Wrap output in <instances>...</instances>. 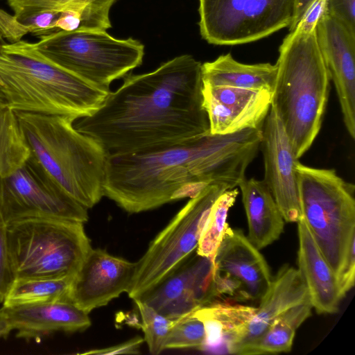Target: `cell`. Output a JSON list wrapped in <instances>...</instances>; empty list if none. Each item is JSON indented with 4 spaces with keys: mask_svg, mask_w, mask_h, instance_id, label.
I'll list each match as a JSON object with an SVG mask.
<instances>
[{
    "mask_svg": "<svg viewBox=\"0 0 355 355\" xmlns=\"http://www.w3.org/2000/svg\"><path fill=\"white\" fill-rule=\"evenodd\" d=\"M202 87V64L190 55H179L153 71L127 76L93 114L74 126L107 155L186 143L209 132Z\"/></svg>",
    "mask_w": 355,
    "mask_h": 355,
    "instance_id": "cell-1",
    "label": "cell"
},
{
    "mask_svg": "<svg viewBox=\"0 0 355 355\" xmlns=\"http://www.w3.org/2000/svg\"><path fill=\"white\" fill-rule=\"evenodd\" d=\"M261 138V128L209 132L153 151L107 155L103 196L135 214L193 198L208 185L236 188L245 178Z\"/></svg>",
    "mask_w": 355,
    "mask_h": 355,
    "instance_id": "cell-2",
    "label": "cell"
},
{
    "mask_svg": "<svg viewBox=\"0 0 355 355\" xmlns=\"http://www.w3.org/2000/svg\"><path fill=\"white\" fill-rule=\"evenodd\" d=\"M0 90L13 111L76 121L93 114L110 92L56 64L25 40L0 45Z\"/></svg>",
    "mask_w": 355,
    "mask_h": 355,
    "instance_id": "cell-3",
    "label": "cell"
},
{
    "mask_svg": "<svg viewBox=\"0 0 355 355\" xmlns=\"http://www.w3.org/2000/svg\"><path fill=\"white\" fill-rule=\"evenodd\" d=\"M31 159L57 187L87 209L103 196L107 155L64 115L15 112Z\"/></svg>",
    "mask_w": 355,
    "mask_h": 355,
    "instance_id": "cell-4",
    "label": "cell"
},
{
    "mask_svg": "<svg viewBox=\"0 0 355 355\" xmlns=\"http://www.w3.org/2000/svg\"><path fill=\"white\" fill-rule=\"evenodd\" d=\"M276 65L271 107L299 159L320 130L330 89L315 30L304 33L295 28L291 31L279 46Z\"/></svg>",
    "mask_w": 355,
    "mask_h": 355,
    "instance_id": "cell-5",
    "label": "cell"
},
{
    "mask_svg": "<svg viewBox=\"0 0 355 355\" xmlns=\"http://www.w3.org/2000/svg\"><path fill=\"white\" fill-rule=\"evenodd\" d=\"M14 279L75 276L92 248L83 223L47 218L7 224Z\"/></svg>",
    "mask_w": 355,
    "mask_h": 355,
    "instance_id": "cell-6",
    "label": "cell"
},
{
    "mask_svg": "<svg viewBox=\"0 0 355 355\" xmlns=\"http://www.w3.org/2000/svg\"><path fill=\"white\" fill-rule=\"evenodd\" d=\"M295 171L302 218L336 275L355 236V186L333 168L310 167L298 161Z\"/></svg>",
    "mask_w": 355,
    "mask_h": 355,
    "instance_id": "cell-7",
    "label": "cell"
},
{
    "mask_svg": "<svg viewBox=\"0 0 355 355\" xmlns=\"http://www.w3.org/2000/svg\"><path fill=\"white\" fill-rule=\"evenodd\" d=\"M38 50L52 62L96 86L112 81L139 66L144 54L138 40H120L106 31H59L39 37Z\"/></svg>",
    "mask_w": 355,
    "mask_h": 355,
    "instance_id": "cell-8",
    "label": "cell"
},
{
    "mask_svg": "<svg viewBox=\"0 0 355 355\" xmlns=\"http://www.w3.org/2000/svg\"><path fill=\"white\" fill-rule=\"evenodd\" d=\"M227 189L208 185L176 214L137 262L127 293L138 300L176 270L196 250L211 207Z\"/></svg>",
    "mask_w": 355,
    "mask_h": 355,
    "instance_id": "cell-9",
    "label": "cell"
},
{
    "mask_svg": "<svg viewBox=\"0 0 355 355\" xmlns=\"http://www.w3.org/2000/svg\"><path fill=\"white\" fill-rule=\"evenodd\" d=\"M200 31L210 44L236 45L290 26L295 0H199Z\"/></svg>",
    "mask_w": 355,
    "mask_h": 355,
    "instance_id": "cell-10",
    "label": "cell"
},
{
    "mask_svg": "<svg viewBox=\"0 0 355 355\" xmlns=\"http://www.w3.org/2000/svg\"><path fill=\"white\" fill-rule=\"evenodd\" d=\"M0 210L6 224L35 218L88 220L87 209L57 187L28 157L0 179Z\"/></svg>",
    "mask_w": 355,
    "mask_h": 355,
    "instance_id": "cell-11",
    "label": "cell"
},
{
    "mask_svg": "<svg viewBox=\"0 0 355 355\" xmlns=\"http://www.w3.org/2000/svg\"><path fill=\"white\" fill-rule=\"evenodd\" d=\"M213 274V261L193 253L176 270L138 300L167 318L177 320L216 301Z\"/></svg>",
    "mask_w": 355,
    "mask_h": 355,
    "instance_id": "cell-12",
    "label": "cell"
},
{
    "mask_svg": "<svg viewBox=\"0 0 355 355\" xmlns=\"http://www.w3.org/2000/svg\"><path fill=\"white\" fill-rule=\"evenodd\" d=\"M260 147L264 162V179L286 222L302 218L294 155L284 128L274 110L270 111L262 128Z\"/></svg>",
    "mask_w": 355,
    "mask_h": 355,
    "instance_id": "cell-13",
    "label": "cell"
},
{
    "mask_svg": "<svg viewBox=\"0 0 355 355\" xmlns=\"http://www.w3.org/2000/svg\"><path fill=\"white\" fill-rule=\"evenodd\" d=\"M137 262L91 249L75 275L70 301L87 313L128 292Z\"/></svg>",
    "mask_w": 355,
    "mask_h": 355,
    "instance_id": "cell-14",
    "label": "cell"
},
{
    "mask_svg": "<svg viewBox=\"0 0 355 355\" xmlns=\"http://www.w3.org/2000/svg\"><path fill=\"white\" fill-rule=\"evenodd\" d=\"M202 95L212 135L262 128L271 107V92L266 89L202 84Z\"/></svg>",
    "mask_w": 355,
    "mask_h": 355,
    "instance_id": "cell-15",
    "label": "cell"
},
{
    "mask_svg": "<svg viewBox=\"0 0 355 355\" xmlns=\"http://www.w3.org/2000/svg\"><path fill=\"white\" fill-rule=\"evenodd\" d=\"M315 35L336 90L345 126L354 139L355 34L325 13L316 25Z\"/></svg>",
    "mask_w": 355,
    "mask_h": 355,
    "instance_id": "cell-16",
    "label": "cell"
},
{
    "mask_svg": "<svg viewBox=\"0 0 355 355\" xmlns=\"http://www.w3.org/2000/svg\"><path fill=\"white\" fill-rule=\"evenodd\" d=\"M309 301V291L299 270L288 265L282 266L260 298L259 306L256 307L244 332L227 346L226 353L245 355L279 315Z\"/></svg>",
    "mask_w": 355,
    "mask_h": 355,
    "instance_id": "cell-17",
    "label": "cell"
},
{
    "mask_svg": "<svg viewBox=\"0 0 355 355\" xmlns=\"http://www.w3.org/2000/svg\"><path fill=\"white\" fill-rule=\"evenodd\" d=\"M16 336L26 340L40 339L57 331H83L91 326L85 313L71 302H55L26 305L3 306Z\"/></svg>",
    "mask_w": 355,
    "mask_h": 355,
    "instance_id": "cell-18",
    "label": "cell"
},
{
    "mask_svg": "<svg viewBox=\"0 0 355 355\" xmlns=\"http://www.w3.org/2000/svg\"><path fill=\"white\" fill-rule=\"evenodd\" d=\"M214 268L239 281L250 300H260L271 281L268 265L239 229L227 225L214 258Z\"/></svg>",
    "mask_w": 355,
    "mask_h": 355,
    "instance_id": "cell-19",
    "label": "cell"
},
{
    "mask_svg": "<svg viewBox=\"0 0 355 355\" xmlns=\"http://www.w3.org/2000/svg\"><path fill=\"white\" fill-rule=\"evenodd\" d=\"M297 232L298 270L307 287L312 306L318 313H336L343 298L336 274L302 218L297 222Z\"/></svg>",
    "mask_w": 355,
    "mask_h": 355,
    "instance_id": "cell-20",
    "label": "cell"
},
{
    "mask_svg": "<svg viewBox=\"0 0 355 355\" xmlns=\"http://www.w3.org/2000/svg\"><path fill=\"white\" fill-rule=\"evenodd\" d=\"M238 187L247 216L248 239L257 249H262L279 239L284 220L263 180L245 178Z\"/></svg>",
    "mask_w": 355,
    "mask_h": 355,
    "instance_id": "cell-21",
    "label": "cell"
},
{
    "mask_svg": "<svg viewBox=\"0 0 355 355\" xmlns=\"http://www.w3.org/2000/svg\"><path fill=\"white\" fill-rule=\"evenodd\" d=\"M276 76V64H243L230 53L202 64V84L211 86L266 89L272 93Z\"/></svg>",
    "mask_w": 355,
    "mask_h": 355,
    "instance_id": "cell-22",
    "label": "cell"
},
{
    "mask_svg": "<svg viewBox=\"0 0 355 355\" xmlns=\"http://www.w3.org/2000/svg\"><path fill=\"white\" fill-rule=\"evenodd\" d=\"M255 309L232 302L215 301L191 313L204 324L205 342L202 350L218 349L222 345L227 349L243 334Z\"/></svg>",
    "mask_w": 355,
    "mask_h": 355,
    "instance_id": "cell-23",
    "label": "cell"
},
{
    "mask_svg": "<svg viewBox=\"0 0 355 355\" xmlns=\"http://www.w3.org/2000/svg\"><path fill=\"white\" fill-rule=\"evenodd\" d=\"M14 17L24 21L40 13L76 11L83 14L87 27L103 30L111 27L110 10L116 0H6Z\"/></svg>",
    "mask_w": 355,
    "mask_h": 355,
    "instance_id": "cell-24",
    "label": "cell"
},
{
    "mask_svg": "<svg viewBox=\"0 0 355 355\" xmlns=\"http://www.w3.org/2000/svg\"><path fill=\"white\" fill-rule=\"evenodd\" d=\"M73 277L15 279L4 297L3 306L71 302Z\"/></svg>",
    "mask_w": 355,
    "mask_h": 355,
    "instance_id": "cell-25",
    "label": "cell"
},
{
    "mask_svg": "<svg viewBox=\"0 0 355 355\" xmlns=\"http://www.w3.org/2000/svg\"><path fill=\"white\" fill-rule=\"evenodd\" d=\"M310 301L297 304L279 315L245 355L288 352L297 329L310 316Z\"/></svg>",
    "mask_w": 355,
    "mask_h": 355,
    "instance_id": "cell-26",
    "label": "cell"
},
{
    "mask_svg": "<svg viewBox=\"0 0 355 355\" xmlns=\"http://www.w3.org/2000/svg\"><path fill=\"white\" fill-rule=\"evenodd\" d=\"M29 154L15 112L0 108V179L20 167Z\"/></svg>",
    "mask_w": 355,
    "mask_h": 355,
    "instance_id": "cell-27",
    "label": "cell"
},
{
    "mask_svg": "<svg viewBox=\"0 0 355 355\" xmlns=\"http://www.w3.org/2000/svg\"><path fill=\"white\" fill-rule=\"evenodd\" d=\"M239 191L236 188L223 191L213 204L202 232L196 252L212 261L224 232L228 225L227 218L234 204Z\"/></svg>",
    "mask_w": 355,
    "mask_h": 355,
    "instance_id": "cell-28",
    "label": "cell"
},
{
    "mask_svg": "<svg viewBox=\"0 0 355 355\" xmlns=\"http://www.w3.org/2000/svg\"><path fill=\"white\" fill-rule=\"evenodd\" d=\"M141 317V329L144 341L153 355L159 354L165 349V342L175 320L161 314L140 300H134Z\"/></svg>",
    "mask_w": 355,
    "mask_h": 355,
    "instance_id": "cell-29",
    "label": "cell"
},
{
    "mask_svg": "<svg viewBox=\"0 0 355 355\" xmlns=\"http://www.w3.org/2000/svg\"><path fill=\"white\" fill-rule=\"evenodd\" d=\"M205 342L202 322L192 313L175 320L165 342L166 349L197 348L202 349Z\"/></svg>",
    "mask_w": 355,
    "mask_h": 355,
    "instance_id": "cell-30",
    "label": "cell"
},
{
    "mask_svg": "<svg viewBox=\"0 0 355 355\" xmlns=\"http://www.w3.org/2000/svg\"><path fill=\"white\" fill-rule=\"evenodd\" d=\"M6 227L0 210V303H3L14 280L8 254Z\"/></svg>",
    "mask_w": 355,
    "mask_h": 355,
    "instance_id": "cell-31",
    "label": "cell"
},
{
    "mask_svg": "<svg viewBox=\"0 0 355 355\" xmlns=\"http://www.w3.org/2000/svg\"><path fill=\"white\" fill-rule=\"evenodd\" d=\"M33 33L31 25L17 19L13 15L0 8V42L14 43Z\"/></svg>",
    "mask_w": 355,
    "mask_h": 355,
    "instance_id": "cell-32",
    "label": "cell"
},
{
    "mask_svg": "<svg viewBox=\"0 0 355 355\" xmlns=\"http://www.w3.org/2000/svg\"><path fill=\"white\" fill-rule=\"evenodd\" d=\"M355 236L352 238L348 245L344 259L336 278L343 297L354 286L355 279Z\"/></svg>",
    "mask_w": 355,
    "mask_h": 355,
    "instance_id": "cell-33",
    "label": "cell"
},
{
    "mask_svg": "<svg viewBox=\"0 0 355 355\" xmlns=\"http://www.w3.org/2000/svg\"><path fill=\"white\" fill-rule=\"evenodd\" d=\"M325 13L355 34V0H326Z\"/></svg>",
    "mask_w": 355,
    "mask_h": 355,
    "instance_id": "cell-34",
    "label": "cell"
},
{
    "mask_svg": "<svg viewBox=\"0 0 355 355\" xmlns=\"http://www.w3.org/2000/svg\"><path fill=\"white\" fill-rule=\"evenodd\" d=\"M325 12L326 0H314L306 9L295 28L304 33L314 31L318 22Z\"/></svg>",
    "mask_w": 355,
    "mask_h": 355,
    "instance_id": "cell-35",
    "label": "cell"
},
{
    "mask_svg": "<svg viewBox=\"0 0 355 355\" xmlns=\"http://www.w3.org/2000/svg\"><path fill=\"white\" fill-rule=\"evenodd\" d=\"M144 342V339L137 336L122 343L105 348L90 349L82 353V354H139Z\"/></svg>",
    "mask_w": 355,
    "mask_h": 355,
    "instance_id": "cell-36",
    "label": "cell"
},
{
    "mask_svg": "<svg viewBox=\"0 0 355 355\" xmlns=\"http://www.w3.org/2000/svg\"><path fill=\"white\" fill-rule=\"evenodd\" d=\"M313 1L314 0H295L293 19L289 26L290 32L295 29L306 9Z\"/></svg>",
    "mask_w": 355,
    "mask_h": 355,
    "instance_id": "cell-37",
    "label": "cell"
},
{
    "mask_svg": "<svg viewBox=\"0 0 355 355\" xmlns=\"http://www.w3.org/2000/svg\"><path fill=\"white\" fill-rule=\"evenodd\" d=\"M12 331L6 315L0 309V338H6Z\"/></svg>",
    "mask_w": 355,
    "mask_h": 355,
    "instance_id": "cell-38",
    "label": "cell"
},
{
    "mask_svg": "<svg viewBox=\"0 0 355 355\" xmlns=\"http://www.w3.org/2000/svg\"><path fill=\"white\" fill-rule=\"evenodd\" d=\"M5 107H8V103L4 95L0 90V108Z\"/></svg>",
    "mask_w": 355,
    "mask_h": 355,
    "instance_id": "cell-39",
    "label": "cell"
},
{
    "mask_svg": "<svg viewBox=\"0 0 355 355\" xmlns=\"http://www.w3.org/2000/svg\"><path fill=\"white\" fill-rule=\"evenodd\" d=\"M0 45H1V42H0Z\"/></svg>",
    "mask_w": 355,
    "mask_h": 355,
    "instance_id": "cell-40",
    "label": "cell"
}]
</instances>
